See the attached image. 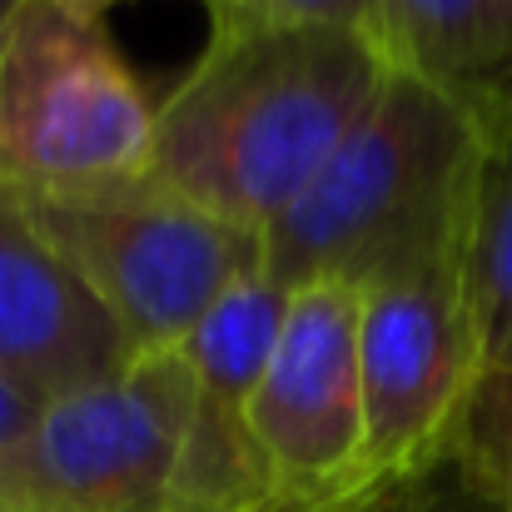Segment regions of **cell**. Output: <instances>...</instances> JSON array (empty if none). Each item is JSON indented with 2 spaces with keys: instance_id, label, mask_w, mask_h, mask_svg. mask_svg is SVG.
Listing matches in <instances>:
<instances>
[{
  "instance_id": "10",
  "label": "cell",
  "mask_w": 512,
  "mask_h": 512,
  "mask_svg": "<svg viewBox=\"0 0 512 512\" xmlns=\"http://www.w3.org/2000/svg\"><path fill=\"white\" fill-rule=\"evenodd\" d=\"M135 358L130 334L40 239L20 199L0 189V373L55 403L125 373Z\"/></svg>"
},
{
  "instance_id": "12",
  "label": "cell",
  "mask_w": 512,
  "mask_h": 512,
  "mask_svg": "<svg viewBox=\"0 0 512 512\" xmlns=\"http://www.w3.org/2000/svg\"><path fill=\"white\" fill-rule=\"evenodd\" d=\"M214 30H249V25H348L368 30L373 0H204Z\"/></svg>"
},
{
  "instance_id": "13",
  "label": "cell",
  "mask_w": 512,
  "mask_h": 512,
  "mask_svg": "<svg viewBox=\"0 0 512 512\" xmlns=\"http://www.w3.org/2000/svg\"><path fill=\"white\" fill-rule=\"evenodd\" d=\"M428 512H512V503L468 458H448L428 478Z\"/></svg>"
},
{
  "instance_id": "6",
  "label": "cell",
  "mask_w": 512,
  "mask_h": 512,
  "mask_svg": "<svg viewBox=\"0 0 512 512\" xmlns=\"http://www.w3.org/2000/svg\"><path fill=\"white\" fill-rule=\"evenodd\" d=\"M189 393L184 353L165 348L45 403L0 463V512H165Z\"/></svg>"
},
{
  "instance_id": "9",
  "label": "cell",
  "mask_w": 512,
  "mask_h": 512,
  "mask_svg": "<svg viewBox=\"0 0 512 512\" xmlns=\"http://www.w3.org/2000/svg\"><path fill=\"white\" fill-rule=\"evenodd\" d=\"M458 100L478 135L463 219V294L483 363V388L458 453L512 503V75Z\"/></svg>"
},
{
  "instance_id": "3",
  "label": "cell",
  "mask_w": 512,
  "mask_h": 512,
  "mask_svg": "<svg viewBox=\"0 0 512 512\" xmlns=\"http://www.w3.org/2000/svg\"><path fill=\"white\" fill-rule=\"evenodd\" d=\"M15 199L140 353L179 348L239 279L264 269L259 234L194 209L155 174Z\"/></svg>"
},
{
  "instance_id": "8",
  "label": "cell",
  "mask_w": 512,
  "mask_h": 512,
  "mask_svg": "<svg viewBox=\"0 0 512 512\" xmlns=\"http://www.w3.org/2000/svg\"><path fill=\"white\" fill-rule=\"evenodd\" d=\"M284 314L289 289L254 269L179 343L194 393L165 512H274L249 433V403L269 368Z\"/></svg>"
},
{
  "instance_id": "11",
  "label": "cell",
  "mask_w": 512,
  "mask_h": 512,
  "mask_svg": "<svg viewBox=\"0 0 512 512\" xmlns=\"http://www.w3.org/2000/svg\"><path fill=\"white\" fill-rule=\"evenodd\" d=\"M368 35L388 70L448 95L512 75V0H373Z\"/></svg>"
},
{
  "instance_id": "7",
  "label": "cell",
  "mask_w": 512,
  "mask_h": 512,
  "mask_svg": "<svg viewBox=\"0 0 512 512\" xmlns=\"http://www.w3.org/2000/svg\"><path fill=\"white\" fill-rule=\"evenodd\" d=\"M358 309L348 284H304L289 294L284 329L249 403L254 453L274 512H348L373 503Z\"/></svg>"
},
{
  "instance_id": "1",
  "label": "cell",
  "mask_w": 512,
  "mask_h": 512,
  "mask_svg": "<svg viewBox=\"0 0 512 512\" xmlns=\"http://www.w3.org/2000/svg\"><path fill=\"white\" fill-rule=\"evenodd\" d=\"M383 75L388 60L368 30H209L194 70L155 110L145 174L194 209L264 239L363 120Z\"/></svg>"
},
{
  "instance_id": "14",
  "label": "cell",
  "mask_w": 512,
  "mask_h": 512,
  "mask_svg": "<svg viewBox=\"0 0 512 512\" xmlns=\"http://www.w3.org/2000/svg\"><path fill=\"white\" fill-rule=\"evenodd\" d=\"M40 398L35 393H25L20 383H10L5 373H0V463L25 443V433L35 428V418H40Z\"/></svg>"
},
{
  "instance_id": "17",
  "label": "cell",
  "mask_w": 512,
  "mask_h": 512,
  "mask_svg": "<svg viewBox=\"0 0 512 512\" xmlns=\"http://www.w3.org/2000/svg\"><path fill=\"white\" fill-rule=\"evenodd\" d=\"M20 5H25V0H0V35L10 30V20L20 15Z\"/></svg>"
},
{
  "instance_id": "16",
  "label": "cell",
  "mask_w": 512,
  "mask_h": 512,
  "mask_svg": "<svg viewBox=\"0 0 512 512\" xmlns=\"http://www.w3.org/2000/svg\"><path fill=\"white\" fill-rule=\"evenodd\" d=\"M55 5H75V10H90V15H105L115 0H55Z\"/></svg>"
},
{
  "instance_id": "4",
  "label": "cell",
  "mask_w": 512,
  "mask_h": 512,
  "mask_svg": "<svg viewBox=\"0 0 512 512\" xmlns=\"http://www.w3.org/2000/svg\"><path fill=\"white\" fill-rule=\"evenodd\" d=\"M155 105L105 15L25 0L0 35V189H80L150 170Z\"/></svg>"
},
{
  "instance_id": "15",
  "label": "cell",
  "mask_w": 512,
  "mask_h": 512,
  "mask_svg": "<svg viewBox=\"0 0 512 512\" xmlns=\"http://www.w3.org/2000/svg\"><path fill=\"white\" fill-rule=\"evenodd\" d=\"M348 512H428V478L418 488H403V493H383L373 503H358Z\"/></svg>"
},
{
  "instance_id": "5",
  "label": "cell",
  "mask_w": 512,
  "mask_h": 512,
  "mask_svg": "<svg viewBox=\"0 0 512 512\" xmlns=\"http://www.w3.org/2000/svg\"><path fill=\"white\" fill-rule=\"evenodd\" d=\"M363 428L373 493H403L458 458L483 388L463 259L363 289Z\"/></svg>"
},
{
  "instance_id": "2",
  "label": "cell",
  "mask_w": 512,
  "mask_h": 512,
  "mask_svg": "<svg viewBox=\"0 0 512 512\" xmlns=\"http://www.w3.org/2000/svg\"><path fill=\"white\" fill-rule=\"evenodd\" d=\"M473 150L458 95L388 70L329 165L264 229V274L289 294L304 284L363 294L463 259Z\"/></svg>"
}]
</instances>
